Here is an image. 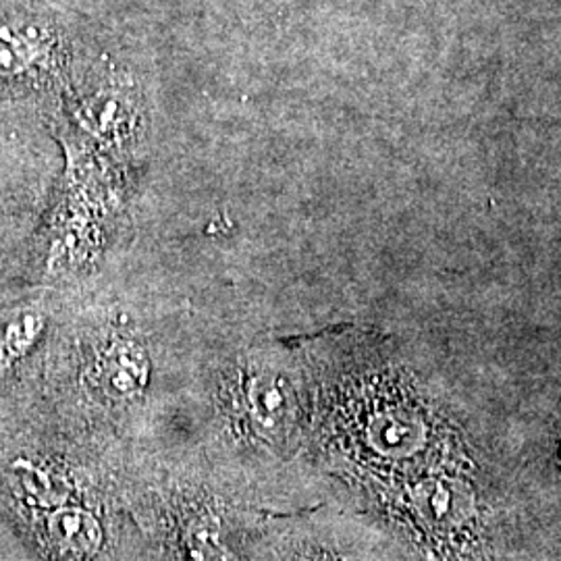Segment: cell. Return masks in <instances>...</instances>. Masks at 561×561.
I'll use <instances>...</instances> for the list:
<instances>
[{
    "label": "cell",
    "instance_id": "5b68a950",
    "mask_svg": "<svg viewBox=\"0 0 561 561\" xmlns=\"http://www.w3.org/2000/svg\"><path fill=\"white\" fill-rule=\"evenodd\" d=\"M44 317L38 312H21L0 333V377L23 360L41 340Z\"/></svg>",
    "mask_w": 561,
    "mask_h": 561
},
{
    "label": "cell",
    "instance_id": "6da1fadb",
    "mask_svg": "<svg viewBox=\"0 0 561 561\" xmlns=\"http://www.w3.org/2000/svg\"><path fill=\"white\" fill-rule=\"evenodd\" d=\"M42 514V537L60 558L85 561L99 553L102 526L94 514L67 503L36 512Z\"/></svg>",
    "mask_w": 561,
    "mask_h": 561
},
{
    "label": "cell",
    "instance_id": "3957f363",
    "mask_svg": "<svg viewBox=\"0 0 561 561\" xmlns=\"http://www.w3.org/2000/svg\"><path fill=\"white\" fill-rule=\"evenodd\" d=\"M44 53L41 32L32 25L0 21V78H18L30 71Z\"/></svg>",
    "mask_w": 561,
    "mask_h": 561
},
{
    "label": "cell",
    "instance_id": "8992f818",
    "mask_svg": "<svg viewBox=\"0 0 561 561\" xmlns=\"http://www.w3.org/2000/svg\"><path fill=\"white\" fill-rule=\"evenodd\" d=\"M185 541L196 561H227L219 524L210 516H201L190 522L185 530Z\"/></svg>",
    "mask_w": 561,
    "mask_h": 561
},
{
    "label": "cell",
    "instance_id": "277c9868",
    "mask_svg": "<svg viewBox=\"0 0 561 561\" xmlns=\"http://www.w3.org/2000/svg\"><path fill=\"white\" fill-rule=\"evenodd\" d=\"M245 408L262 428L277 426L287 408V396L279 379L273 375H254L245 382Z\"/></svg>",
    "mask_w": 561,
    "mask_h": 561
},
{
    "label": "cell",
    "instance_id": "7a4b0ae2",
    "mask_svg": "<svg viewBox=\"0 0 561 561\" xmlns=\"http://www.w3.org/2000/svg\"><path fill=\"white\" fill-rule=\"evenodd\" d=\"M150 364L134 341H117L102 360V381L115 398H136L148 382Z\"/></svg>",
    "mask_w": 561,
    "mask_h": 561
}]
</instances>
